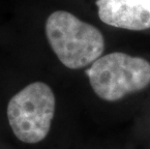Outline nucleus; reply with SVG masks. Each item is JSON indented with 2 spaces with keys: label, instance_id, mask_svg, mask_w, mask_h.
Listing matches in <instances>:
<instances>
[{
  "label": "nucleus",
  "instance_id": "1",
  "mask_svg": "<svg viewBox=\"0 0 150 149\" xmlns=\"http://www.w3.org/2000/svg\"><path fill=\"white\" fill-rule=\"evenodd\" d=\"M46 34L57 58L72 70L92 64L105 49L101 31L66 11H56L49 16Z\"/></svg>",
  "mask_w": 150,
  "mask_h": 149
},
{
  "label": "nucleus",
  "instance_id": "2",
  "mask_svg": "<svg viewBox=\"0 0 150 149\" xmlns=\"http://www.w3.org/2000/svg\"><path fill=\"white\" fill-rule=\"evenodd\" d=\"M86 74L100 99L116 102L149 86L150 62L124 52H111L92 63Z\"/></svg>",
  "mask_w": 150,
  "mask_h": 149
},
{
  "label": "nucleus",
  "instance_id": "3",
  "mask_svg": "<svg viewBox=\"0 0 150 149\" xmlns=\"http://www.w3.org/2000/svg\"><path fill=\"white\" fill-rule=\"evenodd\" d=\"M55 112V96L50 85L36 81L12 97L7 107L13 133L24 143L34 144L49 135Z\"/></svg>",
  "mask_w": 150,
  "mask_h": 149
},
{
  "label": "nucleus",
  "instance_id": "4",
  "mask_svg": "<svg viewBox=\"0 0 150 149\" xmlns=\"http://www.w3.org/2000/svg\"><path fill=\"white\" fill-rule=\"evenodd\" d=\"M96 5L108 25L132 31L150 28V0H97Z\"/></svg>",
  "mask_w": 150,
  "mask_h": 149
}]
</instances>
